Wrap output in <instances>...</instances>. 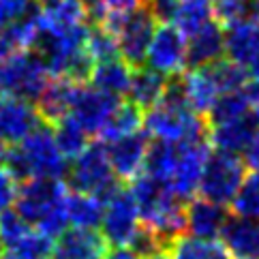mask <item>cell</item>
<instances>
[{
    "mask_svg": "<svg viewBox=\"0 0 259 259\" xmlns=\"http://www.w3.org/2000/svg\"><path fill=\"white\" fill-rule=\"evenodd\" d=\"M131 193L140 210L142 227L171 248V244L187 231V201L176 195L169 182L148 174L133 180Z\"/></svg>",
    "mask_w": 259,
    "mask_h": 259,
    "instance_id": "cell-1",
    "label": "cell"
},
{
    "mask_svg": "<svg viewBox=\"0 0 259 259\" xmlns=\"http://www.w3.org/2000/svg\"><path fill=\"white\" fill-rule=\"evenodd\" d=\"M146 133L154 140L184 144L208 140V120L189 105L178 77L169 81L163 99L144 116Z\"/></svg>",
    "mask_w": 259,
    "mask_h": 259,
    "instance_id": "cell-2",
    "label": "cell"
},
{
    "mask_svg": "<svg viewBox=\"0 0 259 259\" xmlns=\"http://www.w3.org/2000/svg\"><path fill=\"white\" fill-rule=\"evenodd\" d=\"M69 187L60 178H30L17 189L15 210L28 225L56 240L67 229Z\"/></svg>",
    "mask_w": 259,
    "mask_h": 259,
    "instance_id": "cell-3",
    "label": "cell"
},
{
    "mask_svg": "<svg viewBox=\"0 0 259 259\" xmlns=\"http://www.w3.org/2000/svg\"><path fill=\"white\" fill-rule=\"evenodd\" d=\"M17 182L30 178H62L67 169V156L56 142L50 124H41L22 144L9 146L5 165Z\"/></svg>",
    "mask_w": 259,
    "mask_h": 259,
    "instance_id": "cell-4",
    "label": "cell"
},
{
    "mask_svg": "<svg viewBox=\"0 0 259 259\" xmlns=\"http://www.w3.org/2000/svg\"><path fill=\"white\" fill-rule=\"evenodd\" d=\"M50 77L48 64L32 50L0 60V95L36 101L50 84Z\"/></svg>",
    "mask_w": 259,
    "mask_h": 259,
    "instance_id": "cell-5",
    "label": "cell"
},
{
    "mask_svg": "<svg viewBox=\"0 0 259 259\" xmlns=\"http://www.w3.org/2000/svg\"><path fill=\"white\" fill-rule=\"evenodd\" d=\"M69 184L73 191L92 193L101 199H107L120 187L109 161L107 146L103 142H92L77 159H73L69 169Z\"/></svg>",
    "mask_w": 259,
    "mask_h": 259,
    "instance_id": "cell-6",
    "label": "cell"
},
{
    "mask_svg": "<svg viewBox=\"0 0 259 259\" xmlns=\"http://www.w3.org/2000/svg\"><path fill=\"white\" fill-rule=\"evenodd\" d=\"M103 238L114 248L128 246L131 248L137 236L142 234V219L133 193L128 189L118 187L112 195L105 199V212L101 221Z\"/></svg>",
    "mask_w": 259,
    "mask_h": 259,
    "instance_id": "cell-7",
    "label": "cell"
},
{
    "mask_svg": "<svg viewBox=\"0 0 259 259\" xmlns=\"http://www.w3.org/2000/svg\"><path fill=\"white\" fill-rule=\"evenodd\" d=\"M244 180V161L238 154L217 150L208 156L206 169L201 176L199 193L219 206H229Z\"/></svg>",
    "mask_w": 259,
    "mask_h": 259,
    "instance_id": "cell-8",
    "label": "cell"
},
{
    "mask_svg": "<svg viewBox=\"0 0 259 259\" xmlns=\"http://www.w3.org/2000/svg\"><path fill=\"white\" fill-rule=\"evenodd\" d=\"M154 32H156V17L152 15L146 3L135 7L131 13H126L122 24H120V28L116 32L120 56L133 69L144 67Z\"/></svg>",
    "mask_w": 259,
    "mask_h": 259,
    "instance_id": "cell-9",
    "label": "cell"
},
{
    "mask_svg": "<svg viewBox=\"0 0 259 259\" xmlns=\"http://www.w3.org/2000/svg\"><path fill=\"white\" fill-rule=\"evenodd\" d=\"M148 69L165 77H176L187 69V34L178 26L163 24L156 28L146 56Z\"/></svg>",
    "mask_w": 259,
    "mask_h": 259,
    "instance_id": "cell-10",
    "label": "cell"
},
{
    "mask_svg": "<svg viewBox=\"0 0 259 259\" xmlns=\"http://www.w3.org/2000/svg\"><path fill=\"white\" fill-rule=\"evenodd\" d=\"M225 56L240 67L246 77L259 84V17L231 24L225 28Z\"/></svg>",
    "mask_w": 259,
    "mask_h": 259,
    "instance_id": "cell-11",
    "label": "cell"
},
{
    "mask_svg": "<svg viewBox=\"0 0 259 259\" xmlns=\"http://www.w3.org/2000/svg\"><path fill=\"white\" fill-rule=\"evenodd\" d=\"M118 103H120L118 97L109 95L105 90L88 84H77L75 92H73L69 116L88 135H99L109 116H112V112L118 107Z\"/></svg>",
    "mask_w": 259,
    "mask_h": 259,
    "instance_id": "cell-12",
    "label": "cell"
},
{
    "mask_svg": "<svg viewBox=\"0 0 259 259\" xmlns=\"http://www.w3.org/2000/svg\"><path fill=\"white\" fill-rule=\"evenodd\" d=\"M210 156V142L199 140V142H184L180 144L178 150V163L171 174L169 187L182 201H191L199 193L201 176L206 169Z\"/></svg>",
    "mask_w": 259,
    "mask_h": 259,
    "instance_id": "cell-13",
    "label": "cell"
},
{
    "mask_svg": "<svg viewBox=\"0 0 259 259\" xmlns=\"http://www.w3.org/2000/svg\"><path fill=\"white\" fill-rule=\"evenodd\" d=\"M41 124L43 120L30 101L0 95V144H22Z\"/></svg>",
    "mask_w": 259,
    "mask_h": 259,
    "instance_id": "cell-14",
    "label": "cell"
},
{
    "mask_svg": "<svg viewBox=\"0 0 259 259\" xmlns=\"http://www.w3.org/2000/svg\"><path fill=\"white\" fill-rule=\"evenodd\" d=\"M148 135L137 131L133 135H126L122 140L112 142L107 146L109 161L118 180H128L133 182L135 178H140L142 171L146 169V156H148Z\"/></svg>",
    "mask_w": 259,
    "mask_h": 259,
    "instance_id": "cell-15",
    "label": "cell"
},
{
    "mask_svg": "<svg viewBox=\"0 0 259 259\" xmlns=\"http://www.w3.org/2000/svg\"><path fill=\"white\" fill-rule=\"evenodd\" d=\"M225 54V30L217 20L187 36V69L210 67Z\"/></svg>",
    "mask_w": 259,
    "mask_h": 259,
    "instance_id": "cell-16",
    "label": "cell"
},
{
    "mask_svg": "<svg viewBox=\"0 0 259 259\" xmlns=\"http://www.w3.org/2000/svg\"><path fill=\"white\" fill-rule=\"evenodd\" d=\"M180 88L187 97L189 105L203 118H208L212 107L217 105L221 99V88L217 84L214 75H212L210 67H199V69H184L180 75Z\"/></svg>",
    "mask_w": 259,
    "mask_h": 259,
    "instance_id": "cell-17",
    "label": "cell"
},
{
    "mask_svg": "<svg viewBox=\"0 0 259 259\" xmlns=\"http://www.w3.org/2000/svg\"><path fill=\"white\" fill-rule=\"evenodd\" d=\"M107 240L95 229H64L54 244L52 259H103L107 255Z\"/></svg>",
    "mask_w": 259,
    "mask_h": 259,
    "instance_id": "cell-18",
    "label": "cell"
},
{
    "mask_svg": "<svg viewBox=\"0 0 259 259\" xmlns=\"http://www.w3.org/2000/svg\"><path fill=\"white\" fill-rule=\"evenodd\" d=\"M221 242L234 259H259V221L229 214Z\"/></svg>",
    "mask_w": 259,
    "mask_h": 259,
    "instance_id": "cell-19",
    "label": "cell"
},
{
    "mask_svg": "<svg viewBox=\"0 0 259 259\" xmlns=\"http://www.w3.org/2000/svg\"><path fill=\"white\" fill-rule=\"evenodd\" d=\"M257 124L253 116H244V118H236V120H227L221 124H210L208 126V142L217 148V150L231 152V154H240L246 152V148L251 146L255 140Z\"/></svg>",
    "mask_w": 259,
    "mask_h": 259,
    "instance_id": "cell-20",
    "label": "cell"
},
{
    "mask_svg": "<svg viewBox=\"0 0 259 259\" xmlns=\"http://www.w3.org/2000/svg\"><path fill=\"white\" fill-rule=\"evenodd\" d=\"M227 219L229 212L225 206H219L210 199L193 197L187 201V231L195 238H221Z\"/></svg>",
    "mask_w": 259,
    "mask_h": 259,
    "instance_id": "cell-21",
    "label": "cell"
},
{
    "mask_svg": "<svg viewBox=\"0 0 259 259\" xmlns=\"http://www.w3.org/2000/svg\"><path fill=\"white\" fill-rule=\"evenodd\" d=\"M75 86H77L75 81L64 79V77H56L45 86L41 97L36 99V112H39V116L45 124L56 126L60 120H64L69 116Z\"/></svg>",
    "mask_w": 259,
    "mask_h": 259,
    "instance_id": "cell-22",
    "label": "cell"
},
{
    "mask_svg": "<svg viewBox=\"0 0 259 259\" xmlns=\"http://www.w3.org/2000/svg\"><path fill=\"white\" fill-rule=\"evenodd\" d=\"M133 67L124 58H112L97 62L95 71H92V86L109 92L114 97L128 95L133 84Z\"/></svg>",
    "mask_w": 259,
    "mask_h": 259,
    "instance_id": "cell-23",
    "label": "cell"
},
{
    "mask_svg": "<svg viewBox=\"0 0 259 259\" xmlns=\"http://www.w3.org/2000/svg\"><path fill=\"white\" fill-rule=\"evenodd\" d=\"M105 201L92 193L69 191L67 197V221L77 229H97L103 221Z\"/></svg>",
    "mask_w": 259,
    "mask_h": 259,
    "instance_id": "cell-24",
    "label": "cell"
},
{
    "mask_svg": "<svg viewBox=\"0 0 259 259\" xmlns=\"http://www.w3.org/2000/svg\"><path fill=\"white\" fill-rule=\"evenodd\" d=\"M142 124H144V109L128 99V101L118 103V107L112 112L105 126L101 128L99 137H101V142L112 144V142L122 140L126 135L137 133L142 128Z\"/></svg>",
    "mask_w": 259,
    "mask_h": 259,
    "instance_id": "cell-25",
    "label": "cell"
},
{
    "mask_svg": "<svg viewBox=\"0 0 259 259\" xmlns=\"http://www.w3.org/2000/svg\"><path fill=\"white\" fill-rule=\"evenodd\" d=\"M169 81L171 79H167L165 75H161V73H156V71L148 69V67L135 69L128 97H131V101L135 105H140L142 109L148 112V109L154 107L163 99V95L167 92Z\"/></svg>",
    "mask_w": 259,
    "mask_h": 259,
    "instance_id": "cell-26",
    "label": "cell"
},
{
    "mask_svg": "<svg viewBox=\"0 0 259 259\" xmlns=\"http://www.w3.org/2000/svg\"><path fill=\"white\" fill-rule=\"evenodd\" d=\"M174 259H234L223 242L214 238L180 236L171 244Z\"/></svg>",
    "mask_w": 259,
    "mask_h": 259,
    "instance_id": "cell-27",
    "label": "cell"
},
{
    "mask_svg": "<svg viewBox=\"0 0 259 259\" xmlns=\"http://www.w3.org/2000/svg\"><path fill=\"white\" fill-rule=\"evenodd\" d=\"M54 238L41 234L39 229H28L13 244L5 246L3 259H50L54 255Z\"/></svg>",
    "mask_w": 259,
    "mask_h": 259,
    "instance_id": "cell-28",
    "label": "cell"
},
{
    "mask_svg": "<svg viewBox=\"0 0 259 259\" xmlns=\"http://www.w3.org/2000/svg\"><path fill=\"white\" fill-rule=\"evenodd\" d=\"M178 150L180 144L174 142H163V140H154L148 148V156H146V174L154 176L163 182L171 180V174L178 163Z\"/></svg>",
    "mask_w": 259,
    "mask_h": 259,
    "instance_id": "cell-29",
    "label": "cell"
},
{
    "mask_svg": "<svg viewBox=\"0 0 259 259\" xmlns=\"http://www.w3.org/2000/svg\"><path fill=\"white\" fill-rule=\"evenodd\" d=\"M244 116H251V90H248V86L227 92V95H221V99L212 107V112L208 114L206 120L210 126V124H221V122H227V120H236Z\"/></svg>",
    "mask_w": 259,
    "mask_h": 259,
    "instance_id": "cell-30",
    "label": "cell"
},
{
    "mask_svg": "<svg viewBox=\"0 0 259 259\" xmlns=\"http://www.w3.org/2000/svg\"><path fill=\"white\" fill-rule=\"evenodd\" d=\"M229 206L231 214L259 221V171L251 169V174L244 176V180Z\"/></svg>",
    "mask_w": 259,
    "mask_h": 259,
    "instance_id": "cell-31",
    "label": "cell"
},
{
    "mask_svg": "<svg viewBox=\"0 0 259 259\" xmlns=\"http://www.w3.org/2000/svg\"><path fill=\"white\" fill-rule=\"evenodd\" d=\"M54 133H56V142H58L60 150L67 159H77V156L90 146L88 133L71 116L60 120V122L54 126Z\"/></svg>",
    "mask_w": 259,
    "mask_h": 259,
    "instance_id": "cell-32",
    "label": "cell"
},
{
    "mask_svg": "<svg viewBox=\"0 0 259 259\" xmlns=\"http://www.w3.org/2000/svg\"><path fill=\"white\" fill-rule=\"evenodd\" d=\"M212 15H214V0H182L176 24L189 36L212 22Z\"/></svg>",
    "mask_w": 259,
    "mask_h": 259,
    "instance_id": "cell-33",
    "label": "cell"
},
{
    "mask_svg": "<svg viewBox=\"0 0 259 259\" xmlns=\"http://www.w3.org/2000/svg\"><path fill=\"white\" fill-rule=\"evenodd\" d=\"M88 52L92 54L95 62L120 58V48H118V36L103 28V26L90 24V34H88Z\"/></svg>",
    "mask_w": 259,
    "mask_h": 259,
    "instance_id": "cell-34",
    "label": "cell"
},
{
    "mask_svg": "<svg viewBox=\"0 0 259 259\" xmlns=\"http://www.w3.org/2000/svg\"><path fill=\"white\" fill-rule=\"evenodd\" d=\"M214 17L223 28L248 20L253 17L251 0H214Z\"/></svg>",
    "mask_w": 259,
    "mask_h": 259,
    "instance_id": "cell-35",
    "label": "cell"
},
{
    "mask_svg": "<svg viewBox=\"0 0 259 259\" xmlns=\"http://www.w3.org/2000/svg\"><path fill=\"white\" fill-rule=\"evenodd\" d=\"M28 229H30L28 223L22 219V214L17 210H7L0 214V242H3V246L13 244Z\"/></svg>",
    "mask_w": 259,
    "mask_h": 259,
    "instance_id": "cell-36",
    "label": "cell"
},
{
    "mask_svg": "<svg viewBox=\"0 0 259 259\" xmlns=\"http://www.w3.org/2000/svg\"><path fill=\"white\" fill-rule=\"evenodd\" d=\"M36 0H0V28L13 24L30 11Z\"/></svg>",
    "mask_w": 259,
    "mask_h": 259,
    "instance_id": "cell-37",
    "label": "cell"
},
{
    "mask_svg": "<svg viewBox=\"0 0 259 259\" xmlns=\"http://www.w3.org/2000/svg\"><path fill=\"white\" fill-rule=\"evenodd\" d=\"M144 3L152 11V15L156 17V22L171 24V22L178 20L182 0H144Z\"/></svg>",
    "mask_w": 259,
    "mask_h": 259,
    "instance_id": "cell-38",
    "label": "cell"
},
{
    "mask_svg": "<svg viewBox=\"0 0 259 259\" xmlns=\"http://www.w3.org/2000/svg\"><path fill=\"white\" fill-rule=\"evenodd\" d=\"M17 199V180L9 174L7 167L0 165V214L7 212Z\"/></svg>",
    "mask_w": 259,
    "mask_h": 259,
    "instance_id": "cell-39",
    "label": "cell"
},
{
    "mask_svg": "<svg viewBox=\"0 0 259 259\" xmlns=\"http://www.w3.org/2000/svg\"><path fill=\"white\" fill-rule=\"evenodd\" d=\"M244 165H246V167H251L253 171H259V133L255 135V140L251 142V146L246 148Z\"/></svg>",
    "mask_w": 259,
    "mask_h": 259,
    "instance_id": "cell-40",
    "label": "cell"
},
{
    "mask_svg": "<svg viewBox=\"0 0 259 259\" xmlns=\"http://www.w3.org/2000/svg\"><path fill=\"white\" fill-rule=\"evenodd\" d=\"M103 259H142L140 255H137L133 248L128 246H120V248H114V251H109Z\"/></svg>",
    "mask_w": 259,
    "mask_h": 259,
    "instance_id": "cell-41",
    "label": "cell"
},
{
    "mask_svg": "<svg viewBox=\"0 0 259 259\" xmlns=\"http://www.w3.org/2000/svg\"><path fill=\"white\" fill-rule=\"evenodd\" d=\"M248 90H251V116L259 126V84H248Z\"/></svg>",
    "mask_w": 259,
    "mask_h": 259,
    "instance_id": "cell-42",
    "label": "cell"
},
{
    "mask_svg": "<svg viewBox=\"0 0 259 259\" xmlns=\"http://www.w3.org/2000/svg\"><path fill=\"white\" fill-rule=\"evenodd\" d=\"M146 259H174V255H171V248H163V251H156Z\"/></svg>",
    "mask_w": 259,
    "mask_h": 259,
    "instance_id": "cell-43",
    "label": "cell"
},
{
    "mask_svg": "<svg viewBox=\"0 0 259 259\" xmlns=\"http://www.w3.org/2000/svg\"><path fill=\"white\" fill-rule=\"evenodd\" d=\"M3 255H5V246H3V242H0V259H3Z\"/></svg>",
    "mask_w": 259,
    "mask_h": 259,
    "instance_id": "cell-44",
    "label": "cell"
},
{
    "mask_svg": "<svg viewBox=\"0 0 259 259\" xmlns=\"http://www.w3.org/2000/svg\"><path fill=\"white\" fill-rule=\"evenodd\" d=\"M255 3H257V5H255V13H257V17H259V0H255Z\"/></svg>",
    "mask_w": 259,
    "mask_h": 259,
    "instance_id": "cell-45",
    "label": "cell"
},
{
    "mask_svg": "<svg viewBox=\"0 0 259 259\" xmlns=\"http://www.w3.org/2000/svg\"><path fill=\"white\" fill-rule=\"evenodd\" d=\"M84 3H86V0H84Z\"/></svg>",
    "mask_w": 259,
    "mask_h": 259,
    "instance_id": "cell-46",
    "label": "cell"
}]
</instances>
